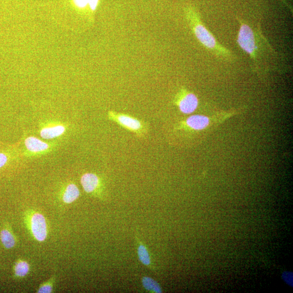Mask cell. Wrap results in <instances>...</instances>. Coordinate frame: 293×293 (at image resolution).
Instances as JSON below:
<instances>
[{
    "mask_svg": "<svg viewBox=\"0 0 293 293\" xmlns=\"http://www.w3.org/2000/svg\"><path fill=\"white\" fill-rule=\"evenodd\" d=\"M79 195L78 187L74 184H70L64 192L63 200L65 203L70 204L78 199Z\"/></svg>",
    "mask_w": 293,
    "mask_h": 293,
    "instance_id": "cell-10",
    "label": "cell"
},
{
    "mask_svg": "<svg viewBox=\"0 0 293 293\" xmlns=\"http://www.w3.org/2000/svg\"><path fill=\"white\" fill-rule=\"evenodd\" d=\"M32 232L38 241H44L47 237V225L46 220L42 215L35 214L31 219Z\"/></svg>",
    "mask_w": 293,
    "mask_h": 293,
    "instance_id": "cell-6",
    "label": "cell"
},
{
    "mask_svg": "<svg viewBox=\"0 0 293 293\" xmlns=\"http://www.w3.org/2000/svg\"><path fill=\"white\" fill-rule=\"evenodd\" d=\"M109 117L120 126L137 134L138 137H143L148 132V127L145 123L138 119L126 114L110 112Z\"/></svg>",
    "mask_w": 293,
    "mask_h": 293,
    "instance_id": "cell-3",
    "label": "cell"
},
{
    "mask_svg": "<svg viewBox=\"0 0 293 293\" xmlns=\"http://www.w3.org/2000/svg\"><path fill=\"white\" fill-rule=\"evenodd\" d=\"M75 6L79 9H84L89 5L88 0H73Z\"/></svg>",
    "mask_w": 293,
    "mask_h": 293,
    "instance_id": "cell-15",
    "label": "cell"
},
{
    "mask_svg": "<svg viewBox=\"0 0 293 293\" xmlns=\"http://www.w3.org/2000/svg\"><path fill=\"white\" fill-rule=\"evenodd\" d=\"M30 270L28 264L25 261H19L15 266V273L17 276L24 277L26 276Z\"/></svg>",
    "mask_w": 293,
    "mask_h": 293,
    "instance_id": "cell-14",
    "label": "cell"
},
{
    "mask_svg": "<svg viewBox=\"0 0 293 293\" xmlns=\"http://www.w3.org/2000/svg\"><path fill=\"white\" fill-rule=\"evenodd\" d=\"M0 238L4 246L7 249H12L16 245V239L13 234L7 229L2 230L0 234Z\"/></svg>",
    "mask_w": 293,
    "mask_h": 293,
    "instance_id": "cell-11",
    "label": "cell"
},
{
    "mask_svg": "<svg viewBox=\"0 0 293 293\" xmlns=\"http://www.w3.org/2000/svg\"><path fill=\"white\" fill-rule=\"evenodd\" d=\"M52 290V287L50 284H45L44 285L42 286L39 288V291H38V293H51Z\"/></svg>",
    "mask_w": 293,
    "mask_h": 293,
    "instance_id": "cell-16",
    "label": "cell"
},
{
    "mask_svg": "<svg viewBox=\"0 0 293 293\" xmlns=\"http://www.w3.org/2000/svg\"><path fill=\"white\" fill-rule=\"evenodd\" d=\"M175 103L182 114L189 115L197 109L199 100L196 96L186 89H182L175 98Z\"/></svg>",
    "mask_w": 293,
    "mask_h": 293,
    "instance_id": "cell-4",
    "label": "cell"
},
{
    "mask_svg": "<svg viewBox=\"0 0 293 293\" xmlns=\"http://www.w3.org/2000/svg\"><path fill=\"white\" fill-rule=\"evenodd\" d=\"M89 6L91 10L95 11L97 9L99 2V0H88Z\"/></svg>",
    "mask_w": 293,
    "mask_h": 293,
    "instance_id": "cell-17",
    "label": "cell"
},
{
    "mask_svg": "<svg viewBox=\"0 0 293 293\" xmlns=\"http://www.w3.org/2000/svg\"><path fill=\"white\" fill-rule=\"evenodd\" d=\"M238 21L240 23L237 38L239 46L249 56L254 69H268L267 59L274 57L275 51L262 35L260 28H254L240 18Z\"/></svg>",
    "mask_w": 293,
    "mask_h": 293,
    "instance_id": "cell-1",
    "label": "cell"
},
{
    "mask_svg": "<svg viewBox=\"0 0 293 293\" xmlns=\"http://www.w3.org/2000/svg\"><path fill=\"white\" fill-rule=\"evenodd\" d=\"M185 13L192 31L201 45L219 59L228 61L236 59L233 53L221 45L213 33L205 26L199 13L194 7L186 6Z\"/></svg>",
    "mask_w": 293,
    "mask_h": 293,
    "instance_id": "cell-2",
    "label": "cell"
},
{
    "mask_svg": "<svg viewBox=\"0 0 293 293\" xmlns=\"http://www.w3.org/2000/svg\"><path fill=\"white\" fill-rule=\"evenodd\" d=\"M81 183L84 190L88 193H91L97 188L99 184L98 177L93 174H86L81 177Z\"/></svg>",
    "mask_w": 293,
    "mask_h": 293,
    "instance_id": "cell-7",
    "label": "cell"
},
{
    "mask_svg": "<svg viewBox=\"0 0 293 293\" xmlns=\"http://www.w3.org/2000/svg\"><path fill=\"white\" fill-rule=\"evenodd\" d=\"M65 128L62 126L46 128L42 129L41 137L45 139H51L59 137L65 132Z\"/></svg>",
    "mask_w": 293,
    "mask_h": 293,
    "instance_id": "cell-9",
    "label": "cell"
},
{
    "mask_svg": "<svg viewBox=\"0 0 293 293\" xmlns=\"http://www.w3.org/2000/svg\"><path fill=\"white\" fill-rule=\"evenodd\" d=\"M25 145L29 151L33 152L44 151L49 148L47 143L34 137L27 138L25 140Z\"/></svg>",
    "mask_w": 293,
    "mask_h": 293,
    "instance_id": "cell-8",
    "label": "cell"
},
{
    "mask_svg": "<svg viewBox=\"0 0 293 293\" xmlns=\"http://www.w3.org/2000/svg\"><path fill=\"white\" fill-rule=\"evenodd\" d=\"M138 255L139 259L144 265H151V258L147 248L143 244L139 245L138 248Z\"/></svg>",
    "mask_w": 293,
    "mask_h": 293,
    "instance_id": "cell-13",
    "label": "cell"
},
{
    "mask_svg": "<svg viewBox=\"0 0 293 293\" xmlns=\"http://www.w3.org/2000/svg\"><path fill=\"white\" fill-rule=\"evenodd\" d=\"M142 281V285L146 290L156 293L162 292L160 286L153 278L149 277H143Z\"/></svg>",
    "mask_w": 293,
    "mask_h": 293,
    "instance_id": "cell-12",
    "label": "cell"
},
{
    "mask_svg": "<svg viewBox=\"0 0 293 293\" xmlns=\"http://www.w3.org/2000/svg\"><path fill=\"white\" fill-rule=\"evenodd\" d=\"M212 124V119L203 115H194L187 117L181 126L192 131H201Z\"/></svg>",
    "mask_w": 293,
    "mask_h": 293,
    "instance_id": "cell-5",
    "label": "cell"
}]
</instances>
